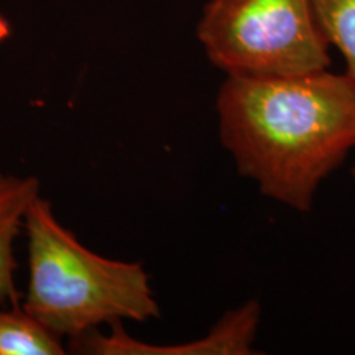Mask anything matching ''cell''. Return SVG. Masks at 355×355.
<instances>
[{
	"label": "cell",
	"instance_id": "7a4b0ae2",
	"mask_svg": "<svg viewBox=\"0 0 355 355\" xmlns=\"http://www.w3.org/2000/svg\"><path fill=\"white\" fill-rule=\"evenodd\" d=\"M24 232L28 283L21 306L55 334L69 340L104 324L159 318L144 265L89 250L42 194L26 211Z\"/></svg>",
	"mask_w": 355,
	"mask_h": 355
},
{
	"label": "cell",
	"instance_id": "277c9868",
	"mask_svg": "<svg viewBox=\"0 0 355 355\" xmlns=\"http://www.w3.org/2000/svg\"><path fill=\"white\" fill-rule=\"evenodd\" d=\"M261 308L259 301L248 300L230 309L217 321L209 334L175 345H153L133 339L123 322L110 324L107 334L99 329L68 340V352L84 355H248L254 354Z\"/></svg>",
	"mask_w": 355,
	"mask_h": 355
},
{
	"label": "cell",
	"instance_id": "8992f818",
	"mask_svg": "<svg viewBox=\"0 0 355 355\" xmlns=\"http://www.w3.org/2000/svg\"><path fill=\"white\" fill-rule=\"evenodd\" d=\"M63 337L48 329L24 306L0 308V355H63Z\"/></svg>",
	"mask_w": 355,
	"mask_h": 355
},
{
	"label": "cell",
	"instance_id": "6da1fadb",
	"mask_svg": "<svg viewBox=\"0 0 355 355\" xmlns=\"http://www.w3.org/2000/svg\"><path fill=\"white\" fill-rule=\"evenodd\" d=\"M216 109L239 175L300 212L311 211L319 184L355 148V83L345 73L227 76Z\"/></svg>",
	"mask_w": 355,
	"mask_h": 355
},
{
	"label": "cell",
	"instance_id": "ba28073f",
	"mask_svg": "<svg viewBox=\"0 0 355 355\" xmlns=\"http://www.w3.org/2000/svg\"><path fill=\"white\" fill-rule=\"evenodd\" d=\"M352 175H354V178H355V168L352 170Z\"/></svg>",
	"mask_w": 355,
	"mask_h": 355
},
{
	"label": "cell",
	"instance_id": "52a82bcc",
	"mask_svg": "<svg viewBox=\"0 0 355 355\" xmlns=\"http://www.w3.org/2000/svg\"><path fill=\"white\" fill-rule=\"evenodd\" d=\"M311 6L324 37L343 53L345 74L355 83V0H311Z\"/></svg>",
	"mask_w": 355,
	"mask_h": 355
},
{
	"label": "cell",
	"instance_id": "5b68a950",
	"mask_svg": "<svg viewBox=\"0 0 355 355\" xmlns=\"http://www.w3.org/2000/svg\"><path fill=\"white\" fill-rule=\"evenodd\" d=\"M40 196V180L0 170V306L19 304L15 243L30 204Z\"/></svg>",
	"mask_w": 355,
	"mask_h": 355
},
{
	"label": "cell",
	"instance_id": "3957f363",
	"mask_svg": "<svg viewBox=\"0 0 355 355\" xmlns=\"http://www.w3.org/2000/svg\"><path fill=\"white\" fill-rule=\"evenodd\" d=\"M196 35L227 76H301L331 66L311 0H209Z\"/></svg>",
	"mask_w": 355,
	"mask_h": 355
}]
</instances>
